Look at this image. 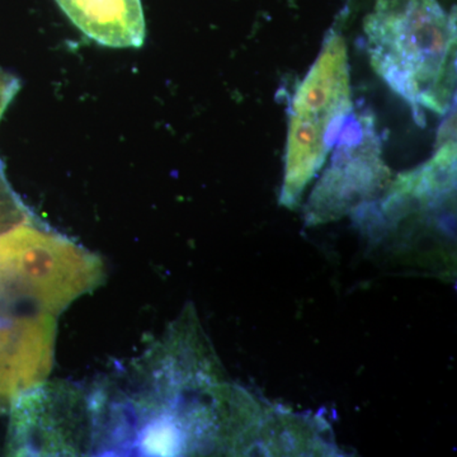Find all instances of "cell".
Here are the masks:
<instances>
[{
    "label": "cell",
    "instance_id": "1",
    "mask_svg": "<svg viewBox=\"0 0 457 457\" xmlns=\"http://www.w3.org/2000/svg\"><path fill=\"white\" fill-rule=\"evenodd\" d=\"M372 68L413 108L445 114L453 104L456 69V20L437 0H378L366 18Z\"/></svg>",
    "mask_w": 457,
    "mask_h": 457
},
{
    "label": "cell",
    "instance_id": "2",
    "mask_svg": "<svg viewBox=\"0 0 457 457\" xmlns=\"http://www.w3.org/2000/svg\"><path fill=\"white\" fill-rule=\"evenodd\" d=\"M104 279L95 254L62 236L21 224L0 234V297L55 315Z\"/></svg>",
    "mask_w": 457,
    "mask_h": 457
},
{
    "label": "cell",
    "instance_id": "3",
    "mask_svg": "<svg viewBox=\"0 0 457 457\" xmlns=\"http://www.w3.org/2000/svg\"><path fill=\"white\" fill-rule=\"evenodd\" d=\"M351 108L347 46L342 36L332 35L291 104L285 201L291 203L324 163Z\"/></svg>",
    "mask_w": 457,
    "mask_h": 457
},
{
    "label": "cell",
    "instance_id": "4",
    "mask_svg": "<svg viewBox=\"0 0 457 457\" xmlns=\"http://www.w3.org/2000/svg\"><path fill=\"white\" fill-rule=\"evenodd\" d=\"M55 319L49 312L0 308V405H12L46 381L53 368Z\"/></svg>",
    "mask_w": 457,
    "mask_h": 457
},
{
    "label": "cell",
    "instance_id": "5",
    "mask_svg": "<svg viewBox=\"0 0 457 457\" xmlns=\"http://www.w3.org/2000/svg\"><path fill=\"white\" fill-rule=\"evenodd\" d=\"M386 173L374 116L365 111L350 112L338 137L332 167L324 176L315 198L320 204L332 197L333 207L341 204L339 209H343L345 204L361 200L375 189Z\"/></svg>",
    "mask_w": 457,
    "mask_h": 457
},
{
    "label": "cell",
    "instance_id": "6",
    "mask_svg": "<svg viewBox=\"0 0 457 457\" xmlns=\"http://www.w3.org/2000/svg\"><path fill=\"white\" fill-rule=\"evenodd\" d=\"M90 40L113 49H139L146 27L141 0H55Z\"/></svg>",
    "mask_w": 457,
    "mask_h": 457
}]
</instances>
